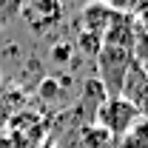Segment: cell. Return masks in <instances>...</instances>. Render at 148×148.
<instances>
[{
  "label": "cell",
  "instance_id": "cell-1",
  "mask_svg": "<svg viewBox=\"0 0 148 148\" xmlns=\"http://www.w3.org/2000/svg\"><path fill=\"white\" fill-rule=\"evenodd\" d=\"M140 117H143V114L134 108L128 100H123V97H108V100H103L100 108H97V114H94L97 125L106 131L111 140L125 137L131 131V125H134Z\"/></svg>",
  "mask_w": 148,
  "mask_h": 148
},
{
  "label": "cell",
  "instance_id": "cell-2",
  "mask_svg": "<svg viewBox=\"0 0 148 148\" xmlns=\"http://www.w3.org/2000/svg\"><path fill=\"white\" fill-rule=\"evenodd\" d=\"M134 51L128 49H117V46H103L97 54V69H100V86L103 91H108V97H120L123 80L128 71Z\"/></svg>",
  "mask_w": 148,
  "mask_h": 148
},
{
  "label": "cell",
  "instance_id": "cell-3",
  "mask_svg": "<svg viewBox=\"0 0 148 148\" xmlns=\"http://www.w3.org/2000/svg\"><path fill=\"white\" fill-rule=\"evenodd\" d=\"M20 17L32 26V32H49L57 23H63V0H29L20 12Z\"/></svg>",
  "mask_w": 148,
  "mask_h": 148
},
{
  "label": "cell",
  "instance_id": "cell-4",
  "mask_svg": "<svg viewBox=\"0 0 148 148\" xmlns=\"http://www.w3.org/2000/svg\"><path fill=\"white\" fill-rule=\"evenodd\" d=\"M120 97H123V100H128L137 111H140V106H143V100L148 97V74H145L143 63H140L137 57L131 60L128 71H125V80H123Z\"/></svg>",
  "mask_w": 148,
  "mask_h": 148
},
{
  "label": "cell",
  "instance_id": "cell-5",
  "mask_svg": "<svg viewBox=\"0 0 148 148\" xmlns=\"http://www.w3.org/2000/svg\"><path fill=\"white\" fill-rule=\"evenodd\" d=\"M120 17V12H114L111 6H106L103 0H94L88 3L83 12H80V23H83V32H91V34H106V29H108L114 20Z\"/></svg>",
  "mask_w": 148,
  "mask_h": 148
},
{
  "label": "cell",
  "instance_id": "cell-6",
  "mask_svg": "<svg viewBox=\"0 0 148 148\" xmlns=\"http://www.w3.org/2000/svg\"><path fill=\"white\" fill-rule=\"evenodd\" d=\"M134 14H137V17H131V26H134V57L143 63L148 57V0H143V6Z\"/></svg>",
  "mask_w": 148,
  "mask_h": 148
},
{
  "label": "cell",
  "instance_id": "cell-7",
  "mask_svg": "<svg viewBox=\"0 0 148 148\" xmlns=\"http://www.w3.org/2000/svg\"><path fill=\"white\" fill-rule=\"evenodd\" d=\"M120 148H148V117H140L125 137H120Z\"/></svg>",
  "mask_w": 148,
  "mask_h": 148
},
{
  "label": "cell",
  "instance_id": "cell-8",
  "mask_svg": "<svg viewBox=\"0 0 148 148\" xmlns=\"http://www.w3.org/2000/svg\"><path fill=\"white\" fill-rule=\"evenodd\" d=\"M26 3L29 0H0V29L9 26L14 17H20V12H23Z\"/></svg>",
  "mask_w": 148,
  "mask_h": 148
},
{
  "label": "cell",
  "instance_id": "cell-9",
  "mask_svg": "<svg viewBox=\"0 0 148 148\" xmlns=\"http://www.w3.org/2000/svg\"><path fill=\"white\" fill-rule=\"evenodd\" d=\"M77 46H80V51L97 57V54H100V49H103V37H100V34H91V32H80Z\"/></svg>",
  "mask_w": 148,
  "mask_h": 148
},
{
  "label": "cell",
  "instance_id": "cell-10",
  "mask_svg": "<svg viewBox=\"0 0 148 148\" xmlns=\"http://www.w3.org/2000/svg\"><path fill=\"white\" fill-rule=\"evenodd\" d=\"M83 137H86V143H88V148H106L111 143V137L106 134V131L100 128V125H94V128L83 131Z\"/></svg>",
  "mask_w": 148,
  "mask_h": 148
},
{
  "label": "cell",
  "instance_id": "cell-11",
  "mask_svg": "<svg viewBox=\"0 0 148 148\" xmlns=\"http://www.w3.org/2000/svg\"><path fill=\"white\" fill-rule=\"evenodd\" d=\"M106 6H111L114 12H120V14H134L140 6H143V0H103Z\"/></svg>",
  "mask_w": 148,
  "mask_h": 148
},
{
  "label": "cell",
  "instance_id": "cell-12",
  "mask_svg": "<svg viewBox=\"0 0 148 148\" xmlns=\"http://www.w3.org/2000/svg\"><path fill=\"white\" fill-rule=\"evenodd\" d=\"M69 57H71V43H57L54 49H51V60H57V63H60V60L66 63Z\"/></svg>",
  "mask_w": 148,
  "mask_h": 148
},
{
  "label": "cell",
  "instance_id": "cell-13",
  "mask_svg": "<svg viewBox=\"0 0 148 148\" xmlns=\"http://www.w3.org/2000/svg\"><path fill=\"white\" fill-rule=\"evenodd\" d=\"M143 69H145V74H148V57H145V60H143Z\"/></svg>",
  "mask_w": 148,
  "mask_h": 148
}]
</instances>
